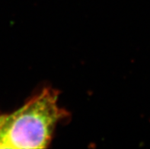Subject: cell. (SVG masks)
Wrapping results in <instances>:
<instances>
[{"label": "cell", "mask_w": 150, "mask_h": 149, "mask_svg": "<svg viewBox=\"0 0 150 149\" xmlns=\"http://www.w3.org/2000/svg\"><path fill=\"white\" fill-rule=\"evenodd\" d=\"M64 116L58 105V92L44 88L16 111L6 114L0 128V148H45Z\"/></svg>", "instance_id": "1"}, {"label": "cell", "mask_w": 150, "mask_h": 149, "mask_svg": "<svg viewBox=\"0 0 150 149\" xmlns=\"http://www.w3.org/2000/svg\"><path fill=\"white\" fill-rule=\"evenodd\" d=\"M6 114H1L0 113V128L2 126V123H3L4 119H5V117H6Z\"/></svg>", "instance_id": "2"}]
</instances>
